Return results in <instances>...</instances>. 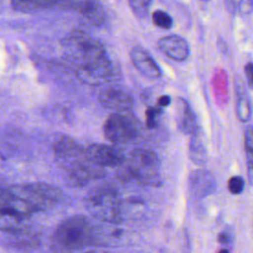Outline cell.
I'll use <instances>...</instances> for the list:
<instances>
[{
  "label": "cell",
  "instance_id": "obj_1",
  "mask_svg": "<svg viewBox=\"0 0 253 253\" xmlns=\"http://www.w3.org/2000/svg\"><path fill=\"white\" fill-rule=\"evenodd\" d=\"M63 50L77 77L87 84L100 85L117 80L120 75L104 45L91 37L71 35L64 40Z\"/></svg>",
  "mask_w": 253,
  "mask_h": 253
},
{
  "label": "cell",
  "instance_id": "obj_2",
  "mask_svg": "<svg viewBox=\"0 0 253 253\" xmlns=\"http://www.w3.org/2000/svg\"><path fill=\"white\" fill-rule=\"evenodd\" d=\"M35 212L37 211L28 199L23 185L0 190V230L23 233L28 229Z\"/></svg>",
  "mask_w": 253,
  "mask_h": 253
},
{
  "label": "cell",
  "instance_id": "obj_3",
  "mask_svg": "<svg viewBox=\"0 0 253 253\" xmlns=\"http://www.w3.org/2000/svg\"><path fill=\"white\" fill-rule=\"evenodd\" d=\"M53 151L58 163L66 170L70 181L82 186L91 180L104 176L103 168L93 164L85 149L70 138H62L53 144Z\"/></svg>",
  "mask_w": 253,
  "mask_h": 253
},
{
  "label": "cell",
  "instance_id": "obj_4",
  "mask_svg": "<svg viewBox=\"0 0 253 253\" xmlns=\"http://www.w3.org/2000/svg\"><path fill=\"white\" fill-rule=\"evenodd\" d=\"M95 226L83 215L61 221L52 234V245L60 252H72L95 243Z\"/></svg>",
  "mask_w": 253,
  "mask_h": 253
},
{
  "label": "cell",
  "instance_id": "obj_5",
  "mask_svg": "<svg viewBox=\"0 0 253 253\" xmlns=\"http://www.w3.org/2000/svg\"><path fill=\"white\" fill-rule=\"evenodd\" d=\"M126 178L148 186H157L160 180V161L156 153L137 148L125 157L120 166Z\"/></svg>",
  "mask_w": 253,
  "mask_h": 253
},
{
  "label": "cell",
  "instance_id": "obj_6",
  "mask_svg": "<svg viewBox=\"0 0 253 253\" xmlns=\"http://www.w3.org/2000/svg\"><path fill=\"white\" fill-rule=\"evenodd\" d=\"M85 209L97 219L108 223L123 220L124 203L119 192L112 187L92 190L84 199Z\"/></svg>",
  "mask_w": 253,
  "mask_h": 253
},
{
  "label": "cell",
  "instance_id": "obj_7",
  "mask_svg": "<svg viewBox=\"0 0 253 253\" xmlns=\"http://www.w3.org/2000/svg\"><path fill=\"white\" fill-rule=\"evenodd\" d=\"M103 133L113 143H129L137 137L138 127L132 118L120 113H114L105 121Z\"/></svg>",
  "mask_w": 253,
  "mask_h": 253
},
{
  "label": "cell",
  "instance_id": "obj_8",
  "mask_svg": "<svg viewBox=\"0 0 253 253\" xmlns=\"http://www.w3.org/2000/svg\"><path fill=\"white\" fill-rule=\"evenodd\" d=\"M85 152L88 159L93 164L101 168L120 167L126 157L119 148L102 143H94L89 145L85 149Z\"/></svg>",
  "mask_w": 253,
  "mask_h": 253
},
{
  "label": "cell",
  "instance_id": "obj_9",
  "mask_svg": "<svg viewBox=\"0 0 253 253\" xmlns=\"http://www.w3.org/2000/svg\"><path fill=\"white\" fill-rule=\"evenodd\" d=\"M99 103L116 113L127 112L133 106V98L126 91L119 87H110L100 92L98 96Z\"/></svg>",
  "mask_w": 253,
  "mask_h": 253
},
{
  "label": "cell",
  "instance_id": "obj_10",
  "mask_svg": "<svg viewBox=\"0 0 253 253\" xmlns=\"http://www.w3.org/2000/svg\"><path fill=\"white\" fill-rule=\"evenodd\" d=\"M157 45L166 56L175 61H184L190 53L187 42L183 38L175 35L159 39Z\"/></svg>",
  "mask_w": 253,
  "mask_h": 253
},
{
  "label": "cell",
  "instance_id": "obj_11",
  "mask_svg": "<svg viewBox=\"0 0 253 253\" xmlns=\"http://www.w3.org/2000/svg\"><path fill=\"white\" fill-rule=\"evenodd\" d=\"M189 189L197 198L207 197L215 190L214 178L208 170H194L189 176Z\"/></svg>",
  "mask_w": 253,
  "mask_h": 253
},
{
  "label": "cell",
  "instance_id": "obj_12",
  "mask_svg": "<svg viewBox=\"0 0 253 253\" xmlns=\"http://www.w3.org/2000/svg\"><path fill=\"white\" fill-rule=\"evenodd\" d=\"M130 60L134 67L144 76L156 79L160 77L161 71L154 59L142 48L133 47L129 53Z\"/></svg>",
  "mask_w": 253,
  "mask_h": 253
},
{
  "label": "cell",
  "instance_id": "obj_13",
  "mask_svg": "<svg viewBox=\"0 0 253 253\" xmlns=\"http://www.w3.org/2000/svg\"><path fill=\"white\" fill-rule=\"evenodd\" d=\"M176 114V122L178 128L183 133L191 135L198 129L196 116L190 105L184 99L178 100Z\"/></svg>",
  "mask_w": 253,
  "mask_h": 253
},
{
  "label": "cell",
  "instance_id": "obj_14",
  "mask_svg": "<svg viewBox=\"0 0 253 253\" xmlns=\"http://www.w3.org/2000/svg\"><path fill=\"white\" fill-rule=\"evenodd\" d=\"M66 4L94 23L103 21V9L97 0H68Z\"/></svg>",
  "mask_w": 253,
  "mask_h": 253
},
{
  "label": "cell",
  "instance_id": "obj_15",
  "mask_svg": "<svg viewBox=\"0 0 253 253\" xmlns=\"http://www.w3.org/2000/svg\"><path fill=\"white\" fill-rule=\"evenodd\" d=\"M189 157L197 165H204L207 162V149L199 128L191 134L189 142Z\"/></svg>",
  "mask_w": 253,
  "mask_h": 253
},
{
  "label": "cell",
  "instance_id": "obj_16",
  "mask_svg": "<svg viewBox=\"0 0 253 253\" xmlns=\"http://www.w3.org/2000/svg\"><path fill=\"white\" fill-rule=\"evenodd\" d=\"M12 7L20 12L30 13L50 8L63 0H10Z\"/></svg>",
  "mask_w": 253,
  "mask_h": 253
},
{
  "label": "cell",
  "instance_id": "obj_17",
  "mask_svg": "<svg viewBox=\"0 0 253 253\" xmlns=\"http://www.w3.org/2000/svg\"><path fill=\"white\" fill-rule=\"evenodd\" d=\"M237 107H236V111H237V116L238 119L242 122H246L249 119L250 116V105L249 102L247 100V97L245 94L242 93H238L237 96Z\"/></svg>",
  "mask_w": 253,
  "mask_h": 253
},
{
  "label": "cell",
  "instance_id": "obj_18",
  "mask_svg": "<svg viewBox=\"0 0 253 253\" xmlns=\"http://www.w3.org/2000/svg\"><path fill=\"white\" fill-rule=\"evenodd\" d=\"M152 21L154 23L155 26L161 28V29H170L173 25V20L171 18V16L161 10H157L154 11L152 14Z\"/></svg>",
  "mask_w": 253,
  "mask_h": 253
},
{
  "label": "cell",
  "instance_id": "obj_19",
  "mask_svg": "<svg viewBox=\"0 0 253 253\" xmlns=\"http://www.w3.org/2000/svg\"><path fill=\"white\" fill-rule=\"evenodd\" d=\"M128 4L137 16H144L151 5V0H128Z\"/></svg>",
  "mask_w": 253,
  "mask_h": 253
},
{
  "label": "cell",
  "instance_id": "obj_20",
  "mask_svg": "<svg viewBox=\"0 0 253 253\" xmlns=\"http://www.w3.org/2000/svg\"><path fill=\"white\" fill-rule=\"evenodd\" d=\"M252 129L249 126L245 132V150L247 155V161H248V172H249V178L251 180V164H252V150H253V141H252Z\"/></svg>",
  "mask_w": 253,
  "mask_h": 253
},
{
  "label": "cell",
  "instance_id": "obj_21",
  "mask_svg": "<svg viewBox=\"0 0 253 253\" xmlns=\"http://www.w3.org/2000/svg\"><path fill=\"white\" fill-rule=\"evenodd\" d=\"M161 114V108L158 106L149 107L145 112L146 117V126L148 128H154L157 126L158 116Z\"/></svg>",
  "mask_w": 253,
  "mask_h": 253
},
{
  "label": "cell",
  "instance_id": "obj_22",
  "mask_svg": "<svg viewBox=\"0 0 253 253\" xmlns=\"http://www.w3.org/2000/svg\"><path fill=\"white\" fill-rule=\"evenodd\" d=\"M244 180L241 176H232L227 182V189L232 195H239L244 189Z\"/></svg>",
  "mask_w": 253,
  "mask_h": 253
},
{
  "label": "cell",
  "instance_id": "obj_23",
  "mask_svg": "<svg viewBox=\"0 0 253 253\" xmlns=\"http://www.w3.org/2000/svg\"><path fill=\"white\" fill-rule=\"evenodd\" d=\"M171 102V99L169 96H166V95H163V96H160L157 100V106L159 108H163V107H167Z\"/></svg>",
  "mask_w": 253,
  "mask_h": 253
},
{
  "label": "cell",
  "instance_id": "obj_24",
  "mask_svg": "<svg viewBox=\"0 0 253 253\" xmlns=\"http://www.w3.org/2000/svg\"><path fill=\"white\" fill-rule=\"evenodd\" d=\"M253 65L251 62H248L246 65H245V72H246V75H247V79H248V84L250 86H252V75H253Z\"/></svg>",
  "mask_w": 253,
  "mask_h": 253
},
{
  "label": "cell",
  "instance_id": "obj_25",
  "mask_svg": "<svg viewBox=\"0 0 253 253\" xmlns=\"http://www.w3.org/2000/svg\"><path fill=\"white\" fill-rule=\"evenodd\" d=\"M218 242L221 244H228L230 241V235L226 232H221L218 235Z\"/></svg>",
  "mask_w": 253,
  "mask_h": 253
},
{
  "label": "cell",
  "instance_id": "obj_26",
  "mask_svg": "<svg viewBox=\"0 0 253 253\" xmlns=\"http://www.w3.org/2000/svg\"><path fill=\"white\" fill-rule=\"evenodd\" d=\"M218 253H229V251L227 249H220L218 251Z\"/></svg>",
  "mask_w": 253,
  "mask_h": 253
},
{
  "label": "cell",
  "instance_id": "obj_27",
  "mask_svg": "<svg viewBox=\"0 0 253 253\" xmlns=\"http://www.w3.org/2000/svg\"><path fill=\"white\" fill-rule=\"evenodd\" d=\"M88 253H98V252H88Z\"/></svg>",
  "mask_w": 253,
  "mask_h": 253
}]
</instances>
